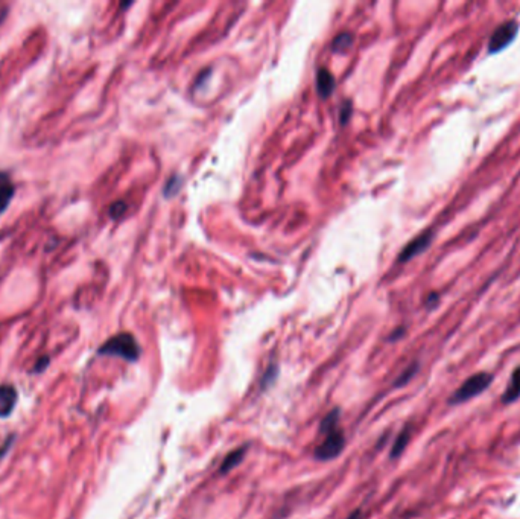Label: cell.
<instances>
[{
	"instance_id": "44dd1931",
	"label": "cell",
	"mask_w": 520,
	"mask_h": 519,
	"mask_svg": "<svg viewBox=\"0 0 520 519\" xmlns=\"http://www.w3.org/2000/svg\"><path fill=\"white\" fill-rule=\"evenodd\" d=\"M131 5H133L131 2H129V3H122L120 8H122V10H125V8H128V6H131Z\"/></svg>"
},
{
	"instance_id": "8fae6325",
	"label": "cell",
	"mask_w": 520,
	"mask_h": 519,
	"mask_svg": "<svg viewBox=\"0 0 520 519\" xmlns=\"http://www.w3.org/2000/svg\"><path fill=\"white\" fill-rule=\"evenodd\" d=\"M409 439H411V431H409V428H405L399 434L397 439H395V441H394L393 449H391V459H397L399 455H402V452L405 451L406 445L409 443Z\"/></svg>"
},
{
	"instance_id": "9a60e30c",
	"label": "cell",
	"mask_w": 520,
	"mask_h": 519,
	"mask_svg": "<svg viewBox=\"0 0 520 519\" xmlns=\"http://www.w3.org/2000/svg\"><path fill=\"white\" fill-rule=\"evenodd\" d=\"M127 209L128 207L125 201H116V203H113L110 209H108V216H110L111 220H120L122 216L125 215Z\"/></svg>"
},
{
	"instance_id": "4fadbf2b",
	"label": "cell",
	"mask_w": 520,
	"mask_h": 519,
	"mask_svg": "<svg viewBox=\"0 0 520 519\" xmlns=\"http://www.w3.org/2000/svg\"><path fill=\"white\" fill-rule=\"evenodd\" d=\"M352 44H353V37H352V34L343 33V34H339V35L335 38V40H333V43H332V51H333V52H343V51H346V49L350 48Z\"/></svg>"
},
{
	"instance_id": "3957f363",
	"label": "cell",
	"mask_w": 520,
	"mask_h": 519,
	"mask_svg": "<svg viewBox=\"0 0 520 519\" xmlns=\"http://www.w3.org/2000/svg\"><path fill=\"white\" fill-rule=\"evenodd\" d=\"M519 34V23L516 20H507L501 23L496 28L487 43L488 53H498L507 48L510 43L514 42L516 35Z\"/></svg>"
},
{
	"instance_id": "52a82bcc",
	"label": "cell",
	"mask_w": 520,
	"mask_h": 519,
	"mask_svg": "<svg viewBox=\"0 0 520 519\" xmlns=\"http://www.w3.org/2000/svg\"><path fill=\"white\" fill-rule=\"evenodd\" d=\"M17 390L12 385H0V417H8L17 404Z\"/></svg>"
},
{
	"instance_id": "5b68a950",
	"label": "cell",
	"mask_w": 520,
	"mask_h": 519,
	"mask_svg": "<svg viewBox=\"0 0 520 519\" xmlns=\"http://www.w3.org/2000/svg\"><path fill=\"white\" fill-rule=\"evenodd\" d=\"M433 236H436V234H433L432 230H424L422 231L420 235L415 236L414 239H411V241L403 247V250L399 253V262L405 263V262H409L411 259H414L415 256H418V254L423 253L424 250H428L432 241H433Z\"/></svg>"
},
{
	"instance_id": "30bf717a",
	"label": "cell",
	"mask_w": 520,
	"mask_h": 519,
	"mask_svg": "<svg viewBox=\"0 0 520 519\" xmlns=\"http://www.w3.org/2000/svg\"><path fill=\"white\" fill-rule=\"evenodd\" d=\"M245 451H246V448L242 446V448H237V449H235V451H231L230 454H227V457H225L222 464H221V468H219L221 474H228L231 469H235L237 464L244 460Z\"/></svg>"
},
{
	"instance_id": "277c9868",
	"label": "cell",
	"mask_w": 520,
	"mask_h": 519,
	"mask_svg": "<svg viewBox=\"0 0 520 519\" xmlns=\"http://www.w3.org/2000/svg\"><path fill=\"white\" fill-rule=\"evenodd\" d=\"M324 436L325 437L323 440V443L318 445V448L315 449V459L321 461H328V460L335 459V457H338L341 452H343V449L346 446V437H344V434L341 432L339 427L329 432H325Z\"/></svg>"
},
{
	"instance_id": "7c38bea8",
	"label": "cell",
	"mask_w": 520,
	"mask_h": 519,
	"mask_svg": "<svg viewBox=\"0 0 520 519\" xmlns=\"http://www.w3.org/2000/svg\"><path fill=\"white\" fill-rule=\"evenodd\" d=\"M338 423H339V410H332V412L321 421L320 432L325 434L332 430H335L338 428Z\"/></svg>"
},
{
	"instance_id": "2e32d148",
	"label": "cell",
	"mask_w": 520,
	"mask_h": 519,
	"mask_svg": "<svg viewBox=\"0 0 520 519\" xmlns=\"http://www.w3.org/2000/svg\"><path fill=\"white\" fill-rule=\"evenodd\" d=\"M352 116V100H344L339 108V121L341 123H347Z\"/></svg>"
},
{
	"instance_id": "ac0fdd59",
	"label": "cell",
	"mask_w": 520,
	"mask_h": 519,
	"mask_svg": "<svg viewBox=\"0 0 520 519\" xmlns=\"http://www.w3.org/2000/svg\"><path fill=\"white\" fill-rule=\"evenodd\" d=\"M415 370H417V364H413V366H411L408 370H405V373H403L399 378V381L395 382V384H397V385H405L409 381V379L415 375Z\"/></svg>"
},
{
	"instance_id": "8992f818",
	"label": "cell",
	"mask_w": 520,
	"mask_h": 519,
	"mask_svg": "<svg viewBox=\"0 0 520 519\" xmlns=\"http://www.w3.org/2000/svg\"><path fill=\"white\" fill-rule=\"evenodd\" d=\"M15 195V184L8 171H0V215H3Z\"/></svg>"
},
{
	"instance_id": "5bb4252c",
	"label": "cell",
	"mask_w": 520,
	"mask_h": 519,
	"mask_svg": "<svg viewBox=\"0 0 520 519\" xmlns=\"http://www.w3.org/2000/svg\"><path fill=\"white\" fill-rule=\"evenodd\" d=\"M181 186H183V178H181L180 175H177V174H175V175H172V177H170L169 180H168V183H166V186H165V191H163V193H165V197H166V198L174 197V195H177V192L181 189Z\"/></svg>"
},
{
	"instance_id": "7a4b0ae2",
	"label": "cell",
	"mask_w": 520,
	"mask_h": 519,
	"mask_svg": "<svg viewBox=\"0 0 520 519\" xmlns=\"http://www.w3.org/2000/svg\"><path fill=\"white\" fill-rule=\"evenodd\" d=\"M492 382H493V375L487 373V371H479V373H475L473 376L467 378L452 394V398H450L449 401L450 405L463 404V402H467L473 398H476L478 394L485 392Z\"/></svg>"
},
{
	"instance_id": "9c48e42d",
	"label": "cell",
	"mask_w": 520,
	"mask_h": 519,
	"mask_svg": "<svg viewBox=\"0 0 520 519\" xmlns=\"http://www.w3.org/2000/svg\"><path fill=\"white\" fill-rule=\"evenodd\" d=\"M520 398V366L511 375L507 390L502 394L503 404H513Z\"/></svg>"
},
{
	"instance_id": "d6986e66",
	"label": "cell",
	"mask_w": 520,
	"mask_h": 519,
	"mask_svg": "<svg viewBox=\"0 0 520 519\" xmlns=\"http://www.w3.org/2000/svg\"><path fill=\"white\" fill-rule=\"evenodd\" d=\"M276 375H277V367L276 366H271L268 369L267 373H265V376H263V379H262V387H267L269 384H273Z\"/></svg>"
},
{
	"instance_id": "e0dca14e",
	"label": "cell",
	"mask_w": 520,
	"mask_h": 519,
	"mask_svg": "<svg viewBox=\"0 0 520 519\" xmlns=\"http://www.w3.org/2000/svg\"><path fill=\"white\" fill-rule=\"evenodd\" d=\"M49 362H51V360H49L48 355L42 356V358H38V361H37V364L34 366L33 371H34V373H42V371H44L46 369H48Z\"/></svg>"
},
{
	"instance_id": "ba28073f",
	"label": "cell",
	"mask_w": 520,
	"mask_h": 519,
	"mask_svg": "<svg viewBox=\"0 0 520 519\" xmlns=\"http://www.w3.org/2000/svg\"><path fill=\"white\" fill-rule=\"evenodd\" d=\"M316 89L321 98H329L333 90H335V76H333L328 69H320L316 72Z\"/></svg>"
},
{
	"instance_id": "6da1fadb",
	"label": "cell",
	"mask_w": 520,
	"mask_h": 519,
	"mask_svg": "<svg viewBox=\"0 0 520 519\" xmlns=\"http://www.w3.org/2000/svg\"><path fill=\"white\" fill-rule=\"evenodd\" d=\"M99 355H108V356H119V358L134 362L141 356V346H138L137 340L128 334V332H122L111 337L110 340L99 347Z\"/></svg>"
},
{
	"instance_id": "ffe728a7",
	"label": "cell",
	"mask_w": 520,
	"mask_h": 519,
	"mask_svg": "<svg viewBox=\"0 0 520 519\" xmlns=\"http://www.w3.org/2000/svg\"><path fill=\"white\" fill-rule=\"evenodd\" d=\"M438 301H440L438 294L437 292H431L429 296H428V299H426V306H428V308H436L438 305Z\"/></svg>"
}]
</instances>
